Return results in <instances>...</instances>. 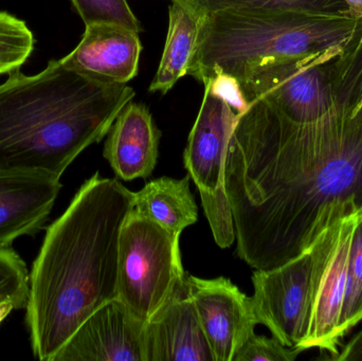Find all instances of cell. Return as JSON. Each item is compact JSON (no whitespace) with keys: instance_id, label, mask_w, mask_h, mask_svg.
Segmentation results:
<instances>
[{"instance_id":"obj_8","label":"cell","mask_w":362,"mask_h":361,"mask_svg":"<svg viewBox=\"0 0 362 361\" xmlns=\"http://www.w3.org/2000/svg\"><path fill=\"white\" fill-rule=\"evenodd\" d=\"M313 248L289 262L252 275L251 297L257 324L267 326L283 345L301 348L308 339L312 321ZM304 350V349H303Z\"/></svg>"},{"instance_id":"obj_15","label":"cell","mask_w":362,"mask_h":361,"mask_svg":"<svg viewBox=\"0 0 362 361\" xmlns=\"http://www.w3.org/2000/svg\"><path fill=\"white\" fill-rule=\"evenodd\" d=\"M160 138L148 108L131 101L108 131L104 158L125 182L150 177L158 161Z\"/></svg>"},{"instance_id":"obj_24","label":"cell","mask_w":362,"mask_h":361,"mask_svg":"<svg viewBox=\"0 0 362 361\" xmlns=\"http://www.w3.org/2000/svg\"><path fill=\"white\" fill-rule=\"evenodd\" d=\"M335 361L362 360V330L338 354Z\"/></svg>"},{"instance_id":"obj_23","label":"cell","mask_w":362,"mask_h":361,"mask_svg":"<svg viewBox=\"0 0 362 361\" xmlns=\"http://www.w3.org/2000/svg\"><path fill=\"white\" fill-rule=\"evenodd\" d=\"M301 348L283 345L276 337L253 334L238 352L234 361H293L303 352Z\"/></svg>"},{"instance_id":"obj_13","label":"cell","mask_w":362,"mask_h":361,"mask_svg":"<svg viewBox=\"0 0 362 361\" xmlns=\"http://www.w3.org/2000/svg\"><path fill=\"white\" fill-rule=\"evenodd\" d=\"M144 361H215L185 282L144 326Z\"/></svg>"},{"instance_id":"obj_26","label":"cell","mask_w":362,"mask_h":361,"mask_svg":"<svg viewBox=\"0 0 362 361\" xmlns=\"http://www.w3.org/2000/svg\"><path fill=\"white\" fill-rule=\"evenodd\" d=\"M15 309H17L16 305L11 302V301H2V302H0V324H1L4 320L6 319V317H8L13 311H15Z\"/></svg>"},{"instance_id":"obj_19","label":"cell","mask_w":362,"mask_h":361,"mask_svg":"<svg viewBox=\"0 0 362 361\" xmlns=\"http://www.w3.org/2000/svg\"><path fill=\"white\" fill-rule=\"evenodd\" d=\"M362 321V212L357 215L351 239L346 269V290L338 324V337L346 335Z\"/></svg>"},{"instance_id":"obj_16","label":"cell","mask_w":362,"mask_h":361,"mask_svg":"<svg viewBox=\"0 0 362 361\" xmlns=\"http://www.w3.org/2000/svg\"><path fill=\"white\" fill-rule=\"evenodd\" d=\"M189 175L174 179L161 177L148 182L134 195L133 211L176 235L195 224L197 206L189 189Z\"/></svg>"},{"instance_id":"obj_12","label":"cell","mask_w":362,"mask_h":361,"mask_svg":"<svg viewBox=\"0 0 362 361\" xmlns=\"http://www.w3.org/2000/svg\"><path fill=\"white\" fill-rule=\"evenodd\" d=\"M139 33L112 23L87 25L78 46L63 59L65 67L95 80L127 84L138 74Z\"/></svg>"},{"instance_id":"obj_7","label":"cell","mask_w":362,"mask_h":361,"mask_svg":"<svg viewBox=\"0 0 362 361\" xmlns=\"http://www.w3.org/2000/svg\"><path fill=\"white\" fill-rule=\"evenodd\" d=\"M346 50L334 48L264 66L238 82L240 93L247 103L265 100L293 122H314L331 110L339 95L329 69Z\"/></svg>"},{"instance_id":"obj_4","label":"cell","mask_w":362,"mask_h":361,"mask_svg":"<svg viewBox=\"0 0 362 361\" xmlns=\"http://www.w3.org/2000/svg\"><path fill=\"white\" fill-rule=\"evenodd\" d=\"M361 23L353 17L296 12H218L199 21L187 74L204 83L225 76L242 82L255 70L334 48L348 49Z\"/></svg>"},{"instance_id":"obj_25","label":"cell","mask_w":362,"mask_h":361,"mask_svg":"<svg viewBox=\"0 0 362 361\" xmlns=\"http://www.w3.org/2000/svg\"><path fill=\"white\" fill-rule=\"evenodd\" d=\"M341 1L348 6L351 16L361 23L362 30V0H341Z\"/></svg>"},{"instance_id":"obj_9","label":"cell","mask_w":362,"mask_h":361,"mask_svg":"<svg viewBox=\"0 0 362 361\" xmlns=\"http://www.w3.org/2000/svg\"><path fill=\"white\" fill-rule=\"evenodd\" d=\"M356 215L340 218L329 225L312 246L315 256L312 321L303 349L318 348L339 354L341 341L338 324L346 290L349 251Z\"/></svg>"},{"instance_id":"obj_18","label":"cell","mask_w":362,"mask_h":361,"mask_svg":"<svg viewBox=\"0 0 362 361\" xmlns=\"http://www.w3.org/2000/svg\"><path fill=\"white\" fill-rule=\"evenodd\" d=\"M198 18L218 12H296L325 17H352L341 0H170Z\"/></svg>"},{"instance_id":"obj_17","label":"cell","mask_w":362,"mask_h":361,"mask_svg":"<svg viewBox=\"0 0 362 361\" xmlns=\"http://www.w3.org/2000/svg\"><path fill=\"white\" fill-rule=\"evenodd\" d=\"M199 21L195 15L176 2L169 6V30L160 65L150 91L167 93L180 78L187 76L197 46Z\"/></svg>"},{"instance_id":"obj_6","label":"cell","mask_w":362,"mask_h":361,"mask_svg":"<svg viewBox=\"0 0 362 361\" xmlns=\"http://www.w3.org/2000/svg\"><path fill=\"white\" fill-rule=\"evenodd\" d=\"M180 239L133 210L123 225L118 299L144 324L185 284Z\"/></svg>"},{"instance_id":"obj_22","label":"cell","mask_w":362,"mask_h":361,"mask_svg":"<svg viewBox=\"0 0 362 361\" xmlns=\"http://www.w3.org/2000/svg\"><path fill=\"white\" fill-rule=\"evenodd\" d=\"M28 296L29 271L23 259L12 248L0 250V302L11 301L17 309H23Z\"/></svg>"},{"instance_id":"obj_3","label":"cell","mask_w":362,"mask_h":361,"mask_svg":"<svg viewBox=\"0 0 362 361\" xmlns=\"http://www.w3.org/2000/svg\"><path fill=\"white\" fill-rule=\"evenodd\" d=\"M134 97L129 85L89 78L59 59L34 76L13 72L0 84V173L61 179Z\"/></svg>"},{"instance_id":"obj_1","label":"cell","mask_w":362,"mask_h":361,"mask_svg":"<svg viewBox=\"0 0 362 361\" xmlns=\"http://www.w3.org/2000/svg\"><path fill=\"white\" fill-rule=\"evenodd\" d=\"M226 190L236 251L255 271L289 262L335 220L361 213L362 93L338 95L310 123L248 102L230 139Z\"/></svg>"},{"instance_id":"obj_11","label":"cell","mask_w":362,"mask_h":361,"mask_svg":"<svg viewBox=\"0 0 362 361\" xmlns=\"http://www.w3.org/2000/svg\"><path fill=\"white\" fill-rule=\"evenodd\" d=\"M144 326L122 301H110L81 324L54 361H144Z\"/></svg>"},{"instance_id":"obj_21","label":"cell","mask_w":362,"mask_h":361,"mask_svg":"<svg viewBox=\"0 0 362 361\" xmlns=\"http://www.w3.org/2000/svg\"><path fill=\"white\" fill-rule=\"evenodd\" d=\"M85 25L112 23L141 33L142 27L127 0H70Z\"/></svg>"},{"instance_id":"obj_10","label":"cell","mask_w":362,"mask_h":361,"mask_svg":"<svg viewBox=\"0 0 362 361\" xmlns=\"http://www.w3.org/2000/svg\"><path fill=\"white\" fill-rule=\"evenodd\" d=\"M187 290L215 361H234L252 336L257 320L251 297L229 279L187 276Z\"/></svg>"},{"instance_id":"obj_20","label":"cell","mask_w":362,"mask_h":361,"mask_svg":"<svg viewBox=\"0 0 362 361\" xmlns=\"http://www.w3.org/2000/svg\"><path fill=\"white\" fill-rule=\"evenodd\" d=\"M34 42L25 21L0 12V74L17 71L33 52Z\"/></svg>"},{"instance_id":"obj_14","label":"cell","mask_w":362,"mask_h":361,"mask_svg":"<svg viewBox=\"0 0 362 361\" xmlns=\"http://www.w3.org/2000/svg\"><path fill=\"white\" fill-rule=\"evenodd\" d=\"M61 188L59 179L48 176L0 173V250L42 228Z\"/></svg>"},{"instance_id":"obj_5","label":"cell","mask_w":362,"mask_h":361,"mask_svg":"<svg viewBox=\"0 0 362 361\" xmlns=\"http://www.w3.org/2000/svg\"><path fill=\"white\" fill-rule=\"evenodd\" d=\"M197 118L183 153V163L202 199L215 243L228 248L235 239L231 206L226 190V162L234 129L243 112L229 89L216 78L204 81Z\"/></svg>"},{"instance_id":"obj_2","label":"cell","mask_w":362,"mask_h":361,"mask_svg":"<svg viewBox=\"0 0 362 361\" xmlns=\"http://www.w3.org/2000/svg\"><path fill=\"white\" fill-rule=\"evenodd\" d=\"M134 195L97 172L47 229L29 273L25 305L38 360L54 361L89 316L119 298V243Z\"/></svg>"}]
</instances>
